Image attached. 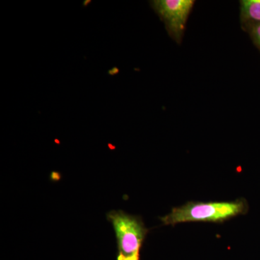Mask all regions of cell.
<instances>
[{"label": "cell", "mask_w": 260, "mask_h": 260, "mask_svg": "<svg viewBox=\"0 0 260 260\" xmlns=\"http://www.w3.org/2000/svg\"><path fill=\"white\" fill-rule=\"evenodd\" d=\"M249 210L245 199L232 202H188L182 206L173 208L172 212L160 218L164 225H175L186 222L222 223L238 215H244Z\"/></svg>", "instance_id": "1"}, {"label": "cell", "mask_w": 260, "mask_h": 260, "mask_svg": "<svg viewBox=\"0 0 260 260\" xmlns=\"http://www.w3.org/2000/svg\"><path fill=\"white\" fill-rule=\"evenodd\" d=\"M107 218L115 232L116 260H140V251L149 232L142 218L120 210L109 212Z\"/></svg>", "instance_id": "2"}, {"label": "cell", "mask_w": 260, "mask_h": 260, "mask_svg": "<svg viewBox=\"0 0 260 260\" xmlns=\"http://www.w3.org/2000/svg\"><path fill=\"white\" fill-rule=\"evenodd\" d=\"M150 5L164 22L169 35L180 44L185 31L186 23L190 14L194 0H154Z\"/></svg>", "instance_id": "3"}, {"label": "cell", "mask_w": 260, "mask_h": 260, "mask_svg": "<svg viewBox=\"0 0 260 260\" xmlns=\"http://www.w3.org/2000/svg\"><path fill=\"white\" fill-rule=\"evenodd\" d=\"M240 22L245 31L260 23V0L240 1Z\"/></svg>", "instance_id": "4"}, {"label": "cell", "mask_w": 260, "mask_h": 260, "mask_svg": "<svg viewBox=\"0 0 260 260\" xmlns=\"http://www.w3.org/2000/svg\"><path fill=\"white\" fill-rule=\"evenodd\" d=\"M246 32L249 34L254 45L260 51V23L251 27Z\"/></svg>", "instance_id": "5"}]
</instances>
